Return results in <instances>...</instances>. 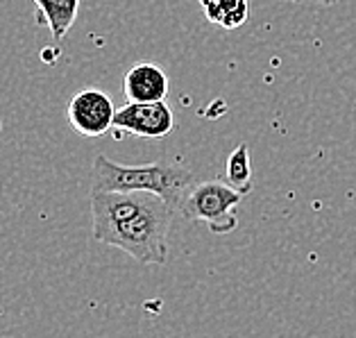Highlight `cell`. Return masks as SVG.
<instances>
[{"label":"cell","instance_id":"4","mask_svg":"<svg viewBox=\"0 0 356 338\" xmlns=\"http://www.w3.org/2000/svg\"><path fill=\"white\" fill-rule=\"evenodd\" d=\"M116 107L111 98L100 89H84L75 93L71 102H68V123L82 136H102L114 127Z\"/></svg>","mask_w":356,"mask_h":338},{"label":"cell","instance_id":"12","mask_svg":"<svg viewBox=\"0 0 356 338\" xmlns=\"http://www.w3.org/2000/svg\"><path fill=\"white\" fill-rule=\"evenodd\" d=\"M302 3H316V0H302Z\"/></svg>","mask_w":356,"mask_h":338},{"label":"cell","instance_id":"9","mask_svg":"<svg viewBox=\"0 0 356 338\" xmlns=\"http://www.w3.org/2000/svg\"><path fill=\"white\" fill-rule=\"evenodd\" d=\"M204 14L218 28L236 30L250 19V3L248 0H213L204 7Z\"/></svg>","mask_w":356,"mask_h":338},{"label":"cell","instance_id":"6","mask_svg":"<svg viewBox=\"0 0 356 338\" xmlns=\"http://www.w3.org/2000/svg\"><path fill=\"white\" fill-rule=\"evenodd\" d=\"M168 75L161 66L141 62L127 71L123 91L127 102H159L168 95Z\"/></svg>","mask_w":356,"mask_h":338},{"label":"cell","instance_id":"11","mask_svg":"<svg viewBox=\"0 0 356 338\" xmlns=\"http://www.w3.org/2000/svg\"><path fill=\"white\" fill-rule=\"evenodd\" d=\"M197 3L202 5V7H207V5H209V3H213V0H197Z\"/></svg>","mask_w":356,"mask_h":338},{"label":"cell","instance_id":"10","mask_svg":"<svg viewBox=\"0 0 356 338\" xmlns=\"http://www.w3.org/2000/svg\"><path fill=\"white\" fill-rule=\"evenodd\" d=\"M316 3H320V5H336V3H341V0H316Z\"/></svg>","mask_w":356,"mask_h":338},{"label":"cell","instance_id":"3","mask_svg":"<svg viewBox=\"0 0 356 338\" xmlns=\"http://www.w3.org/2000/svg\"><path fill=\"white\" fill-rule=\"evenodd\" d=\"M241 191L225 179H209L193 184L179 204V214L186 220H202L213 234H229L238 227L236 209L243 202Z\"/></svg>","mask_w":356,"mask_h":338},{"label":"cell","instance_id":"8","mask_svg":"<svg viewBox=\"0 0 356 338\" xmlns=\"http://www.w3.org/2000/svg\"><path fill=\"white\" fill-rule=\"evenodd\" d=\"M222 179L229 186L241 191L243 195H250L254 188V179H252V161H250V148L248 143H238L236 148L229 152L227 161H225Z\"/></svg>","mask_w":356,"mask_h":338},{"label":"cell","instance_id":"7","mask_svg":"<svg viewBox=\"0 0 356 338\" xmlns=\"http://www.w3.org/2000/svg\"><path fill=\"white\" fill-rule=\"evenodd\" d=\"M34 5L39 7L53 39L62 41L71 32L77 14H80L82 0H34Z\"/></svg>","mask_w":356,"mask_h":338},{"label":"cell","instance_id":"2","mask_svg":"<svg viewBox=\"0 0 356 338\" xmlns=\"http://www.w3.org/2000/svg\"><path fill=\"white\" fill-rule=\"evenodd\" d=\"M91 191H145L161 195L179 214L184 195L195 184V177L181 161H152L143 166H123L105 154L93 159Z\"/></svg>","mask_w":356,"mask_h":338},{"label":"cell","instance_id":"5","mask_svg":"<svg viewBox=\"0 0 356 338\" xmlns=\"http://www.w3.org/2000/svg\"><path fill=\"white\" fill-rule=\"evenodd\" d=\"M118 132L134 134L141 138H163L175 129V114L166 100L159 102H127L114 118Z\"/></svg>","mask_w":356,"mask_h":338},{"label":"cell","instance_id":"1","mask_svg":"<svg viewBox=\"0 0 356 338\" xmlns=\"http://www.w3.org/2000/svg\"><path fill=\"white\" fill-rule=\"evenodd\" d=\"M177 209L145 191H91L93 239L143 266L168 261V234Z\"/></svg>","mask_w":356,"mask_h":338}]
</instances>
